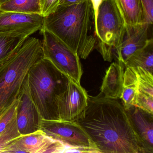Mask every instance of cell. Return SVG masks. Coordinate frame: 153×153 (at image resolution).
<instances>
[{
	"label": "cell",
	"mask_w": 153,
	"mask_h": 153,
	"mask_svg": "<svg viewBox=\"0 0 153 153\" xmlns=\"http://www.w3.org/2000/svg\"><path fill=\"white\" fill-rule=\"evenodd\" d=\"M76 121L100 153H142L126 110L116 99L107 98L101 93L88 96L87 106Z\"/></svg>",
	"instance_id": "cell-1"
},
{
	"label": "cell",
	"mask_w": 153,
	"mask_h": 153,
	"mask_svg": "<svg viewBox=\"0 0 153 153\" xmlns=\"http://www.w3.org/2000/svg\"><path fill=\"white\" fill-rule=\"evenodd\" d=\"M124 64L120 61L113 62L105 72L101 93L111 99L120 98L123 91Z\"/></svg>",
	"instance_id": "cell-14"
},
{
	"label": "cell",
	"mask_w": 153,
	"mask_h": 153,
	"mask_svg": "<svg viewBox=\"0 0 153 153\" xmlns=\"http://www.w3.org/2000/svg\"><path fill=\"white\" fill-rule=\"evenodd\" d=\"M135 69L137 91L153 97V73L140 67Z\"/></svg>",
	"instance_id": "cell-21"
},
{
	"label": "cell",
	"mask_w": 153,
	"mask_h": 153,
	"mask_svg": "<svg viewBox=\"0 0 153 153\" xmlns=\"http://www.w3.org/2000/svg\"><path fill=\"white\" fill-rule=\"evenodd\" d=\"M41 130L47 136L60 141L66 146L98 149L77 122L42 120Z\"/></svg>",
	"instance_id": "cell-7"
},
{
	"label": "cell",
	"mask_w": 153,
	"mask_h": 153,
	"mask_svg": "<svg viewBox=\"0 0 153 153\" xmlns=\"http://www.w3.org/2000/svg\"><path fill=\"white\" fill-rule=\"evenodd\" d=\"M125 68L140 67L153 73V42L150 38L145 47L135 52L128 59L124 64Z\"/></svg>",
	"instance_id": "cell-17"
},
{
	"label": "cell",
	"mask_w": 153,
	"mask_h": 153,
	"mask_svg": "<svg viewBox=\"0 0 153 153\" xmlns=\"http://www.w3.org/2000/svg\"><path fill=\"white\" fill-rule=\"evenodd\" d=\"M63 143L47 136L42 130L19 138L5 153H64Z\"/></svg>",
	"instance_id": "cell-9"
},
{
	"label": "cell",
	"mask_w": 153,
	"mask_h": 153,
	"mask_svg": "<svg viewBox=\"0 0 153 153\" xmlns=\"http://www.w3.org/2000/svg\"><path fill=\"white\" fill-rule=\"evenodd\" d=\"M126 111L138 137L142 153H153V114L134 105Z\"/></svg>",
	"instance_id": "cell-12"
},
{
	"label": "cell",
	"mask_w": 153,
	"mask_h": 153,
	"mask_svg": "<svg viewBox=\"0 0 153 153\" xmlns=\"http://www.w3.org/2000/svg\"><path fill=\"white\" fill-rule=\"evenodd\" d=\"M27 38L0 34V70L17 52Z\"/></svg>",
	"instance_id": "cell-16"
},
{
	"label": "cell",
	"mask_w": 153,
	"mask_h": 153,
	"mask_svg": "<svg viewBox=\"0 0 153 153\" xmlns=\"http://www.w3.org/2000/svg\"><path fill=\"white\" fill-rule=\"evenodd\" d=\"M144 13L145 22L151 25L153 22V0H139Z\"/></svg>",
	"instance_id": "cell-25"
},
{
	"label": "cell",
	"mask_w": 153,
	"mask_h": 153,
	"mask_svg": "<svg viewBox=\"0 0 153 153\" xmlns=\"http://www.w3.org/2000/svg\"><path fill=\"white\" fill-rule=\"evenodd\" d=\"M43 57L42 42L28 37L0 70V119L20 99L26 88L30 69Z\"/></svg>",
	"instance_id": "cell-4"
},
{
	"label": "cell",
	"mask_w": 153,
	"mask_h": 153,
	"mask_svg": "<svg viewBox=\"0 0 153 153\" xmlns=\"http://www.w3.org/2000/svg\"><path fill=\"white\" fill-rule=\"evenodd\" d=\"M88 96L80 84L69 78L68 88L59 102L60 120L76 121L87 106Z\"/></svg>",
	"instance_id": "cell-10"
},
{
	"label": "cell",
	"mask_w": 153,
	"mask_h": 153,
	"mask_svg": "<svg viewBox=\"0 0 153 153\" xmlns=\"http://www.w3.org/2000/svg\"><path fill=\"white\" fill-rule=\"evenodd\" d=\"M133 105L153 114V97L137 91Z\"/></svg>",
	"instance_id": "cell-22"
},
{
	"label": "cell",
	"mask_w": 153,
	"mask_h": 153,
	"mask_svg": "<svg viewBox=\"0 0 153 153\" xmlns=\"http://www.w3.org/2000/svg\"><path fill=\"white\" fill-rule=\"evenodd\" d=\"M40 32L43 36L44 57L69 78L80 84L83 72L78 54L45 28L43 27Z\"/></svg>",
	"instance_id": "cell-5"
},
{
	"label": "cell",
	"mask_w": 153,
	"mask_h": 153,
	"mask_svg": "<svg viewBox=\"0 0 153 153\" xmlns=\"http://www.w3.org/2000/svg\"><path fill=\"white\" fill-rule=\"evenodd\" d=\"M60 0H40L41 15L43 17L53 13L59 6Z\"/></svg>",
	"instance_id": "cell-24"
},
{
	"label": "cell",
	"mask_w": 153,
	"mask_h": 153,
	"mask_svg": "<svg viewBox=\"0 0 153 153\" xmlns=\"http://www.w3.org/2000/svg\"><path fill=\"white\" fill-rule=\"evenodd\" d=\"M42 119L26 88L19 101L16 114L18 129L21 136L41 130Z\"/></svg>",
	"instance_id": "cell-13"
},
{
	"label": "cell",
	"mask_w": 153,
	"mask_h": 153,
	"mask_svg": "<svg viewBox=\"0 0 153 153\" xmlns=\"http://www.w3.org/2000/svg\"><path fill=\"white\" fill-rule=\"evenodd\" d=\"M69 78L44 57L30 69L27 88L40 116L45 120H59V104Z\"/></svg>",
	"instance_id": "cell-3"
},
{
	"label": "cell",
	"mask_w": 153,
	"mask_h": 153,
	"mask_svg": "<svg viewBox=\"0 0 153 153\" xmlns=\"http://www.w3.org/2000/svg\"><path fill=\"white\" fill-rule=\"evenodd\" d=\"M43 19L39 14L0 12V34L29 37L43 28Z\"/></svg>",
	"instance_id": "cell-8"
},
{
	"label": "cell",
	"mask_w": 153,
	"mask_h": 153,
	"mask_svg": "<svg viewBox=\"0 0 153 153\" xmlns=\"http://www.w3.org/2000/svg\"><path fill=\"white\" fill-rule=\"evenodd\" d=\"M94 24L99 42L111 50L118 48L123 39L125 26L113 0H102Z\"/></svg>",
	"instance_id": "cell-6"
},
{
	"label": "cell",
	"mask_w": 153,
	"mask_h": 153,
	"mask_svg": "<svg viewBox=\"0 0 153 153\" xmlns=\"http://www.w3.org/2000/svg\"><path fill=\"white\" fill-rule=\"evenodd\" d=\"M85 0H60V6H70L73 4L80 3Z\"/></svg>",
	"instance_id": "cell-26"
},
{
	"label": "cell",
	"mask_w": 153,
	"mask_h": 153,
	"mask_svg": "<svg viewBox=\"0 0 153 153\" xmlns=\"http://www.w3.org/2000/svg\"><path fill=\"white\" fill-rule=\"evenodd\" d=\"M125 25L146 23L144 13L139 0H113Z\"/></svg>",
	"instance_id": "cell-15"
},
{
	"label": "cell",
	"mask_w": 153,
	"mask_h": 153,
	"mask_svg": "<svg viewBox=\"0 0 153 153\" xmlns=\"http://www.w3.org/2000/svg\"><path fill=\"white\" fill-rule=\"evenodd\" d=\"M94 15L90 0L70 6H60L45 17L43 28L53 34L85 59L96 46L95 36L90 34Z\"/></svg>",
	"instance_id": "cell-2"
},
{
	"label": "cell",
	"mask_w": 153,
	"mask_h": 153,
	"mask_svg": "<svg viewBox=\"0 0 153 153\" xmlns=\"http://www.w3.org/2000/svg\"><path fill=\"white\" fill-rule=\"evenodd\" d=\"M137 91V86L135 69L127 67L124 72L123 91L120 97L125 110L134 105Z\"/></svg>",
	"instance_id": "cell-18"
},
{
	"label": "cell",
	"mask_w": 153,
	"mask_h": 153,
	"mask_svg": "<svg viewBox=\"0 0 153 153\" xmlns=\"http://www.w3.org/2000/svg\"><path fill=\"white\" fill-rule=\"evenodd\" d=\"M21 136L17 126L16 115L5 130L0 134V153H5L8 148Z\"/></svg>",
	"instance_id": "cell-20"
},
{
	"label": "cell",
	"mask_w": 153,
	"mask_h": 153,
	"mask_svg": "<svg viewBox=\"0 0 153 153\" xmlns=\"http://www.w3.org/2000/svg\"><path fill=\"white\" fill-rule=\"evenodd\" d=\"M0 12L41 15L40 0H9L0 6Z\"/></svg>",
	"instance_id": "cell-19"
},
{
	"label": "cell",
	"mask_w": 153,
	"mask_h": 153,
	"mask_svg": "<svg viewBox=\"0 0 153 153\" xmlns=\"http://www.w3.org/2000/svg\"><path fill=\"white\" fill-rule=\"evenodd\" d=\"M8 1L9 0H0V6H1L3 3H5Z\"/></svg>",
	"instance_id": "cell-27"
},
{
	"label": "cell",
	"mask_w": 153,
	"mask_h": 153,
	"mask_svg": "<svg viewBox=\"0 0 153 153\" xmlns=\"http://www.w3.org/2000/svg\"><path fill=\"white\" fill-rule=\"evenodd\" d=\"M20 99L17 101L0 119V134L5 130L17 114Z\"/></svg>",
	"instance_id": "cell-23"
},
{
	"label": "cell",
	"mask_w": 153,
	"mask_h": 153,
	"mask_svg": "<svg viewBox=\"0 0 153 153\" xmlns=\"http://www.w3.org/2000/svg\"><path fill=\"white\" fill-rule=\"evenodd\" d=\"M123 39L115 51L118 60L123 64L136 52L147 45L150 38L148 37L149 25L143 23L134 25H125Z\"/></svg>",
	"instance_id": "cell-11"
}]
</instances>
